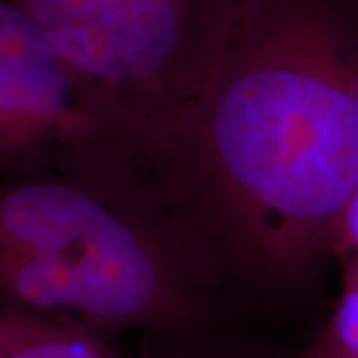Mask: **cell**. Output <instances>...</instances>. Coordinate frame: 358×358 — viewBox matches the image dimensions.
Listing matches in <instances>:
<instances>
[{
    "label": "cell",
    "mask_w": 358,
    "mask_h": 358,
    "mask_svg": "<svg viewBox=\"0 0 358 358\" xmlns=\"http://www.w3.org/2000/svg\"><path fill=\"white\" fill-rule=\"evenodd\" d=\"M157 294L154 261L92 193L66 181L0 183V296L106 322L145 313Z\"/></svg>",
    "instance_id": "6da1fadb"
},
{
    "label": "cell",
    "mask_w": 358,
    "mask_h": 358,
    "mask_svg": "<svg viewBox=\"0 0 358 358\" xmlns=\"http://www.w3.org/2000/svg\"><path fill=\"white\" fill-rule=\"evenodd\" d=\"M84 84L154 76L229 20L235 0H14Z\"/></svg>",
    "instance_id": "7a4b0ae2"
},
{
    "label": "cell",
    "mask_w": 358,
    "mask_h": 358,
    "mask_svg": "<svg viewBox=\"0 0 358 358\" xmlns=\"http://www.w3.org/2000/svg\"><path fill=\"white\" fill-rule=\"evenodd\" d=\"M76 74L14 0H0V106L36 148L82 140L90 128Z\"/></svg>",
    "instance_id": "3957f363"
},
{
    "label": "cell",
    "mask_w": 358,
    "mask_h": 358,
    "mask_svg": "<svg viewBox=\"0 0 358 358\" xmlns=\"http://www.w3.org/2000/svg\"><path fill=\"white\" fill-rule=\"evenodd\" d=\"M0 358H112L102 346L82 334L70 333L54 324L28 336Z\"/></svg>",
    "instance_id": "277c9868"
},
{
    "label": "cell",
    "mask_w": 358,
    "mask_h": 358,
    "mask_svg": "<svg viewBox=\"0 0 358 358\" xmlns=\"http://www.w3.org/2000/svg\"><path fill=\"white\" fill-rule=\"evenodd\" d=\"M333 341L341 358H358V287L348 285L333 320Z\"/></svg>",
    "instance_id": "5b68a950"
},
{
    "label": "cell",
    "mask_w": 358,
    "mask_h": 358,
    "mask_svg": "<svg viewBox=\"0 0 358 358\" xmlns=\"http://www.w3.org/2000/svg\"><path fill=\"white\" fill-rule=\"evenodd\" d=\"M48 324L50 322L32 319V317L20 315V313H8V310L0 308V357Z\"/></svg>",
    "instance_id": "8992f818"
},
{
    "label": "cell",
    "mask_w": 358,
    "mask_h": 358,
    "mask_svg": "<svg viewBox=\"0 0 358 358\" xmlns=\"http://www.w3.org/2000/svg\"><path fill=\"white\" fill-rule=\"evenodd\" d=\"M38 148L14 124L0 106V167L34 154Z\"/></svg>",
    "instance_id": "52a82bcc"
},
{
    "label": "cell",
    "mask_w": 358,
    "mask_h": 358,
    "mask_svg": "<svg viewBox=\"0 0 358 358\" xmlns=\"http://www.w3.org/2000/svg\"><path fill=\"white\" fill-rule=\"evenodd\" d=\"M348 285L358 287V253L352 255V268H350V282Z\"/></svg>",
    "instance_id": "ba28073f"
},
{
    "label": "cell",
    "mask_w": 358,
    "mask_h": 358,
    "mask_svg": "<svg viewBox=\"0 0 358 358\" xmlns=\"http://www.w3.org/2000/svg\"><path fill=\"white\" fill-rule=\"evenodd\" d=\"M352 2H355V4H357V6H358V0H352Z\"/></svg>",
    "instance_id": "9c48e42d"
}]
</instances>
